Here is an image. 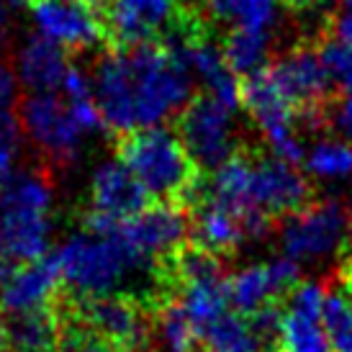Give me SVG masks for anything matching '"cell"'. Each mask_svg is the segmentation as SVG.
<instances>
[{
  "instance_id": "cell-3",
  "label": "cell",
  "mask_w": 352,
  "mask_h": 352,
  "mask_svg": "<svg viewBox=\"0 0 352 352\" xmlns=\"http://www.w3.org/2000/svg\"><path fill=\"white\" fill-rule=\"evenodd\" d=\"M52 208L54 188L41 170L19 167L0 177V257L21 265L47 257Z\"/></svg>"
},
{
  "instance_id": "cell-20",
  "label": "cell",
  "mask_w": 352,
  "mask_h": 352,
  "mask_svg": "<svg viewBox=\"0 0 352 352\" xmlns=\"http://www.w3.org/2000/svg\"><path fill=\"white\" fill-rule=\"evenodd\" d=\"M6 342L13 352H57L62 344V316L52 306L13 314L6 319Z\"/></svg>"
},
{
  "instance_id": "cell-25",
  "label": "cell",
  "mask_w": 352,
  "mask_h": 352,
  "mask_svg": "<svg viewBox=\"0 0 352 352\" xmlns=\"http://www.w3.org/2000/svg\"><path fill=\"white\" fill-rule=\"evenodd\" d=\"M177 303L190 316L198 332H204L208 324H214L219 316H224L229 309V294H226V278L214 280H196L177 288Z\"/></svg>"
},
{
  "instance_id": "cell-8",
  "label": "cell",
  "mask_w": 352,
  "mask_h": 352,
  "mask_svg": "<svg viewBox=\"0 0 352 352\" xmlns=\"http://www.w3.org/2000/svg\"><path fill=\"white\" fill-rule=\"evenodd\" d=\"M177 134L198 167L216 170L236 155V108L204 93L180 113Z\"/></svg>"
},
{
  "instance_id": "cell-36",
  "label": "cell",
  "mask_w": 352,
  "mask_h": 352,
  "mask_svg": "<svg viewBox=\"0 0 352 352\" xmlns=\"http://www.w3.org/2000/svg\"><path fill=\"white\" fill-rule=\"evenodd\" d=\"M10 273H13V267H10V263H8V260H3V257H0V288L6 285V280L10 278Z\"/></svg>"
},
{
  "instance_id": "cell-28",
  "label": "cell",
  "mask_w": 352,
  "mask_h": 352,
  "mask_svg": "<svg viewBox=\"0 0 352 352\" xmlns=\"http://www.w3.org/2000/svg\"><path fill=\"white\" fill-rule=\"evenodd\" d=\"M306 173L324 183L347 180L352 175V142L342 137H322L303 155Z\"/></svg>"
},
{
  "instance_id": "cell-18",
  "label": "cell",
  "mask_w": 352,
  "mask_h": 352,
  "mask_svg": "<svg viewBox=\"0 0 352 352\" xmlns=\"http://www.w3.org/2000/svg\"><path fill=\"white\" fill-rule=\"evenodd\" d=\"M69 67L65 50L41 39L39 34L26 36L13 52V72L21 88L29 93H59Z\"/></svg>"
},
{
  "instance_id": "cell-5",
  "label": "cell",
  "mask_w": 352,
  "mask_h": 352,
  "mask_svg": "<svg viewBox=\"0 0 352 352\" xmlns=\"http://www.w3.org/2000/svg\"><path fill=\"white\" fill-rule=\"evenodd\" d=\"M118 160L131 170L147 196L160 201H183L198 193L196 162L190 160L177 131L147 126L121 142Z\"/></svg>"
},
{
  "instance_id": "cell-12",
  "label": "cell",
  "mask_w": 352,
  "mask_h": 352,
  "mask_svg": "<svg viewBox=\"0 0 352 352\" xmlns=\"http://www.w3.org/2000/svg\"><path fill=\"white\" fill-rule=\"evenodd\" d=\"M190 221L183 206L175 201L147 204L139 214L126 219L116 234L126 242L139 257L149 263H165L188 245Z\"/></svg>"
},
{
  "instance_id": "cell-27",
  "label": "cell",
  "mask_w": 352,
  "mask_h": 352,
  "mask_svg": "<svg viewBox=\"0 0 352 352\" xmlns=\"http://www.w3.org/2000/svg\"><path fill=\"white\" fill-rule=\"evenodd\" d=\"M226 57V65L232 67L234 75L254 78L265 72L270 50H273V36L270 34H254V31H239L232 29L229 36L221 44Z\"/></svg>"
},
{
  "instance_id": "cell-11",
  "label": "cell",
  "mask_w": 352,
  "mask_h": 352,
  "mask_svg": "<svg viewBox=\"0 0 352 352\" xmlns=\"http://www.w3.org/2000/svg\"><path fill=\"white\" fill-rule=\"evenodd\" d=\"M34 34L65 52H88L98 47L106 34L103 13L93 0H31Z\"/></svg>"
},
{
  "instance_id": "cell-26",
  "label": "cell",
  "mask_w": 352,
  "mask_h": 352,
  "mask_svg": "<svg viewBox=\"0 0 352 352\" xmlns=\"http://www.w3.org/2000/svg\"><path fill=\"white\" fill-rule=\"evenodd\" d=\"M206 352H267L252 329V322L236 311H226L201 332Z\"/></svg>"
},
{
  "instance_id": "cell-6",
  "label": "cell",
  "mask_w": 352,
  "mask_h": 352,
  "mask_svg": "<svg viewBox=\"0 0 352 352\" xmlns=\"http://www.w3.org/2000/svg\"><path fill=\"white\" fill-rule=\"evenodd\" d=\"M352 239V216L340 201L303 206L280 224L283 254L296 263H319L347 252Z\"/></svg>"
},
{
  "instance_id": "cell-9",
  "label": "cell",
  "mask_w": 352,
  "mask_h": 352,
  "mask_svg": "<svg viewBox=\"0 0 352 352\" xmlns=\"http://www.w3.org/2000/svg\"><path fill=\"white\" fill-rule=\"evenodd\" d=\"M88 196L90 208L85 214V232L93 234H116L118 226L149 204L147 190L139 186V180L118 157L96 165Z\"/></svg>"
},
{
  "instance_id": "cell-19",
  "label": "cell",
  "mask_w": 352,
  "mask_h": 352,
  "mask_svg": "<svg viewBox=\"0 0 352 352\" xmlns=\"http://www.w3.org/2000/svg\"><path fill=\"white\" fill-rule=\"evenodd\" d=\"M193 245H198L206 252L216 254L224 260L226 254L236 252L245 239H250L247 224L224 206L214 204L201 198L196 208V219H193Z\"/></svg>"
},
{
  "instance_id": "cell-4",
  "label": "cell",
  "mask_w": 352,
  "mask_h": 352,
  "mask_svg": "<svg viewBox=\"0 0 352 352\" xmlns=\"http://www.w3.org/2000/svg\"><path fill=\"white\" fill-rule=\"evenodd\" d=\"M19 118L26 142L54 165L78 162L88 139L106 129L96 98L67 100L59 93H29Z\"/></svg>"
},
{
  "instance_id": "cell-39",
  "label": "cell",
  "mask_w": 352,
  "mask_h": 352,
  "mask_svg": "<svg viewBox=\"0 0 352 352\" xmlns=\"http://www.w3.org/2000/svg\"><path fill=\"white\" fill-rule=\"evenodd\" d=\"M344 10H352V0H344Z\"/></svg>"
},
{
  "instance_id": "cell-21",
  "label": "cell",
  "mask_w": 352,
  "mask_h": 352,
  "mask_svg": "<svg viewBox=\"0 0 352 352\" xmlns=\"http://www.w3.org/2000/svg\"><path fill=\"white\" fill-rule=\"evenodd\" d=\"M322 324L332 352H352V254H344L337 280L327 288Z\"/></svg>"
},
{
  "instance_id": "cell-38",
  "label": "cell",
  "mask_w": 352,
  "mask_h": 352,
  "mask_svg": "<svg viewBox=\"0 0 352 352\" xmlns=\"http://www.w3.org/2000/svg\"><path fill=\"white\" fill-rule=\"evenodd\" d=\"M10 8H23V6H31V0H6Z\"/></svg>"
},
{
  "instance_id": "cell-24",
  "label": "cell",
  "mask_w": 352,
  "mask_h": 352,
  "mask_svg": "<svg viewBox=\"0 0 352 352\" xmlns=\"http://www.w3.org/2000/svg\"><path fill=\"white\" fill-rule=\"evenodd\" d=\"M275 352H332L322 316L283 303V319H280Z\"/></svg>"
},
{
  "instance_id": "cell-13",
  "label": "cell",
  "mask_w": 352,
  "mask_h": 352,
  "mask_svg": "<svg viewBox=\"0 0 352 352\" xmlns=\"http://www.w3.org/2000/svg\"><path fill=\"white\" fill-rule=\"evenodd\" d=\"M311 186L296 165L280 160H252V177H250V201L252 208L267 221L288 219L291 214L309 206Z\"/></svg>"
},
{
  "instance_id": "cell-32",
  "label": "cell",
  "mask_w": 352,
  "mask_h": 352,
  "mask_svg": "<svg viewBox=\"0 0 352 352\" xmlns=\"http://www.w3.org/2000/svg\"><path fill=\"white\" fill-rule=\"evenodd\" d=\"M329 121H332L337 137L352 142V93H344L342 98L334 103Z\"/></svg>"
},
{
  "instance_id": "cell-35",
  "label": "cell",
  "mask_w": 352,
  "mask_h": 352,
  "mask_svg": "<svg viewBox=\"0 0 352 352\" xmlns=\"http://www.w3.org/2000/svg\"><path fill=\"white\" fill-rule=\"evenodd\" d=\"M10 34H13V8L6 0H0V50L10 41Z\"/></svg>"
},
{
  "instance_id": "cell-7",
  "label": "cell",
  "mask_w": 352,
  "mask_h": 352,
  "mask_svg": "<svg viewBox=\"0 0 352 352\" xmlns=\"http://www.w3.org/2000/svg\"><path fill=\"white\" fill-rule=\"evenodd\" d=\"M242 103L257 131L263 134L265 144L270 147V155L288 165L301 162L306 147H303L298 121H296L298 108L278 90L267 69L254 78H247L242 88Z\"/></svg>"
},
{
  "instance_id": "cell-22",
  "label": "cell",
  "mask_w": 352,
  "mask_h": 352,
  "mask_svg": "<svg viewBox=\"0 0 352 352\" xmlns=\"http://www.w3.org/2000/svg\"><path fill=\"white\" fill-rule=\"evenodd\" d=\"M214 21L229 23L232 29L270 34L283 21V0H206Z\"/></svg>"
},
{
  "instance_id": "cell-31",
  "label": "cell",
  "mask_w": 352,
  "mask_h": 352,
  "mask_svg": "<svg viewBox=\"0 0 352 352\" xmlns=\"http://www.w3.org/2000/svg\"><path fill=\"white\" fill-rule=\"evenodd\" d=\"M327 65V72L332 78L334 85H342L347 93H352V50L344 47L340 41H329L324 44V50L319 52Z\"/></svg>"
},
{
  "instance_id": "cell-37",
  "label": "cell",
  "mask_w": 352,
  "mask_h": 352,
  "mask_svg": "<svg viewBox=\"0 0 352 352\" xmlns=\"http://www.w3.org/2000/svg\"><path fill=\"white\" fill-rule=\"evenodd\" d=\"M6 319H3V316H0V350H3V347H6Z\"/></svg>"
},
{
  "instance_id": "cell-15",
  "label": "cell",
  "mask_w": 352,
  "mask_h": 352,
  "mask_svg": "<svg viewBox=\"0 0 352 352\" xmlns=\"http://www.w3.org/2000/svg\"><path fill=\"white\" fill-rule=\"evenodd\" d=\"M177 0H106L103 21L121 47L147 44L175 21Z\"/></svg>"
},
{
  "instance_id": "cell-16",
  "label": "cell",
  "mask_w": 352,
  "mask_h": 352,
  "mask_svg": "<svg viewBox=\"0 0 352 352\" xmlns=\"http://www.w3.org/2000/svg\"><path fill=\"white\" fill-rule=\"evenodd\" d=\"M267 75L296 108H309V111L319 106L334 85L322 54L314 50L285 52L280 59H275Z\"/></svg>"
},
{
  "instance_id": "cell-42",
  "label": "cell",
  "mask_w": 352,
  "mask_h": 352,
  "mask_svg": "<svg viewBox=\"0 0 352 352\" xmlns=\"http://www.w3.org/2000/svg\"><path fill=\"white\" fill-rule=\"evenodd\" d=\"M350 216H352V211H350Z\"/></svg>"
},
{
  "instance_id": "cell-14",
  "label": "cell",
  "mask_w": 352,
  "mask_h": 352,
  "mask_svg": "<svg viewBox=\"0 0 352 352\" xmlns=\"http://www.w3.org/2000/svg\"><path fill=\"white\" fill-rule=\"evenodd\" d=\"M167 47L180 57L190 78L204 85L206 96L221 100L226 106L239 108L242 88L232 67L226 65L224 50L219 44L198 34H177L173 36V41H167Z\"/></svg>"
},
{
  "instance_id": "cell-30",
  "label": "cell",
  "mask_w": 352,
  "mask_h": 352,
  "mask_svg": "<svg viewBox=\"0 0 352 352\" xmlns=\"http://www.w3.org/2000/svg\"><path fill=\"white\" fill-rule=\"evenodd\" d=\"M23 147H26V134H23L19 113L0 111V177L19 170Z\"/></svg>"
},
{
  "instance_id": "cell-23",
  "label": "cell",
  "mask_w": 352,
  "mask_h": 352,
  "mask_svg": "<svg viewBox=\"0 0 352 352\" xmlns=\"http://www.w3.org/2000/svg\"><path fill=\"white\" fill-rule=\"evenodd\" d=\"M226 294H229V306H234V311L242 316H252L270 303L283 301L267 263L247 265L236 273L226 275Z\"/></svg>"
},
{
  "instance_id": "cell-17",
  "label": "cell",
  "mask_w": 352,
  "mask_h": 352,
  "mask_svg": "<svg viewBox=\"0 0 352 352\" xmlns=\"http://www.w3.org/2000/svg\"><path fill=\"white\" fill-rule=\"evenodd\" d=\"M62 275L54 257H41L36 263L21 265L0 288V311L8 316L23 311L50 309L59 294Z\"/></svg>"
},
{
  "instance_id": "cell-33",
  "label": "cell",
  "mask_w": 352,
  "mask_h": 352,
  "mask_svg": "<svg viewBox=\"0 0 352 352\" xmlns=\"http://www.w3.org/2000/svg\"><path fill=\"white\" fill-rule=\"evenodd\" d=\"M21 82L13 72V65H8L0 57V111H10V106L19 100Z\"/></svg>"
},
{
  "instance_id": "cell-2",
  "label": "cell",
  "mask_w": 352,
  "mask_h": 352,
  "mask_svg": "<svg viewBox=\"0 0 352 352\" xmlns=\"http://www.w3.org/2000/svg\"><path fill=\"white\" fill-rule=\"evenodd\" d=\"M52 257L59 267L62 285H67L78 301L113 296L137 275L165 280L160 265L139 257L118 234L78 232L67 236Z\"/></svg>"
},
{
  "instance_id": "cell-41",
  "label": "cell",
  "mask_w": 352,
  "mask_h": 352,
  "mask_svg": "<svg viewBox=\"0 0 352 352\" xmlns=\"http://www.w3.org/2000/svg\"><path fill=\"white\" fill-rule=\"evenodd\" d=\"M0 352H8V350H0Z\"/></svg>"
},
{
  "instance_id": "cell-1",
  "label": "cell",
  "mask_w": 352,
  "mask_h": 352,
  "mask_svg": "<svg viewBox=\"0 0 352 352\" xmlns=\"http://www.w3.org/2000/svg\"><path fill=\"white\" fill-rule=\"evenodd\" d=\"M93 93L108 131L134 134L165 126L193 100L190 72L167 44H137L103 54L93 67Z\"/></svg>"
},
{
  "instance_id": "cell-29",
  "label": "cell",
  "mask_w": 352,
  "mask_h": 352,
  "mask_svg": "<svg viewBox=\"0 0 352 352\" xmlns=\"http://www.w3.org/2000/svg\"><path fill=\"white\" fill-rule=\"evenodd\" d=\"M152 337H157V342L165 352H196L201 342V332L190 322V316L183 311L177 298L162 303L155 311Z\"/></svg>"
},
{
  "instance_id": "cell-34",
  "label": "cell",
  "mask_w": 352,
  "mask_h": 352,
  "mask_svg": "<svg viewBox=\"0 0 352 352\" xmlns=\"http://www.w3.org/2000/svg\"><path fill=\"white\" fill-rule=\"evenodd\" d=\"M334 41H340L352 50V10H342L334 19Z\"/></svg>"
},
{
  "instance_id": "cell-40",
  "label": "cell",
  "mask_w": 352,
  "mask_h": 352,
  "mask_svg": "<svg viewBox=\"0 0 352 352\" xmlns=\"http://www.w3.org/2000/svg\"><path fill=\"white\" fill-rule=\"evenodd\" d=\"M301 3H309V6H314V3H324V0H301Z\"/></svg>"
},
{
  "instance_id": "cell-10",
  "label": "cell",
  "mask_w": 352,
  "mask_h": 352,
  "mask_svg": "<svg viewBox=\"0 0 352 352\" xmlns=\"http://www.w3.org/2000/svg\"><path fill=\"white\" fill-rule=\"evenodd\" d=\"M90 332L121 352H147L152 342L149 309L126 294L100 296L72 306Z\"/></svg>"
}]
</instances>
